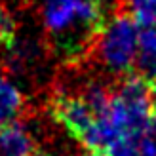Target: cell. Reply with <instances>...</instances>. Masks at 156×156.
<instances>
[{
    "label": "cell",
    "mask_w": 156,
    "mask_h": 156,
    "mask_svg": "<svg viewBox=\"0 0 156 156\" xmlns=\"http://www.w3.org/2000/svg\"><path fill=\"white\" fill-rule=\"evenodd\" d=\"M143 135H131L126 133L118 137L116 141H112L111 145L103 151L107 156H141L139 152V141Z\"/></svg>",
    "instance_id": "8"
},
{
    "label": "cell",
    "mask_w": 156,
    "mask_h": 156,
    "mask_svg": "<svg viewBox=\"0 0 156 156\" xmlns=\"http://www.w3.org/2000/svg\"><path fill=\"white\" fill-rule=\"evenodd\" d=\"M126 15L145 29L156 27V0H124Z\"/></svg>",
    "instance_id": "7"
},
{
    "label": "cell",
    "mask_w": 156,
    "mask_h": 156,
    "mask_svg": "<svg viewBox=\"0 0 156 156\" xmlns=\"http://www.w3.org/2000/svg\"><path fill=\"white\" fill-rule=\"evenodd\" d=\"M50 112L53 120L65 126V129L80 143H84L97 120L95 112L86 103L82 93H57L50 103Z\"/></svg>",
    "instance_id": "3"
},
{
    "label": "cell",
    "mask_w": 156,
    "mask_h": 156,
    "mask_svg": "<svg viewBox=\"0 0 156 156\" xmlns=\"http://www.w3.org/2000/svg\"><path fill=\"white\" fill-rule=\"evenodd\" d=\"M139 30L133 19L126 13H116L105 23L99 33L93 51L101 67L111 74H129L137 61Z\"/></svg>",
    "instance_id": "2"
},
{
    "label": "cell",
    "mask_w": 156,
    "mask_h": 156,
    "mask_svg": "<svg viewBox=\"0 0 156 156\" xmlns=\"http://www.w3.org/2000/svg\"><path fill=\"white\" fill-rule=\"evenodd\" d=\"M149 133L156 139V107L152 111V116H151V124H149Z\"/></svg>",
    "instance_id": "10"
},
{
    "label": "cell",
    "mask_w": 156,
    "mask_h": 156,
    "mask_svg": "<svg viewBox=\"0 0 156 156\" xmlns=\"http://www.w3.org/2000/svg\"><path fill=\"white\" fill-rule=\"evenodd\" d=\"M107 10L99 0H42V23L55 51L65 61H80L93 51Z\"/></svg>",
    "instance_id": "1"
},
{
    "label": "cell",
    "mask_w": 156,
    "mask_h": 156,
    "mask_svg": "<svg viewBox=\"0 0 156 156\" xmlns=\"http://www.w3.org/2000/svg\"><path fill=\"white\" fill-rule=\"evenodd\" d=\"M34 152V139L21 122L0 128V156H33Z\"/></svg>",
    "instance_id": "4"
},
{
    "label": "cell",
    "mask_w": 156,
    "mask_h": 156,
    "mask_svg": "<svg viewBox=\"0 0 156 156\" xmlns=\"http://www.w3.org/2000/svg\"><path fill=\"white\" fill-rule=\"evenodd\" d=\"M135 65L139 69V74L145 76L147 80L156 78V27L145 29L139 33Z\"/></svg>",
    "instance_id": "5"
},
{
    "label": "cell",
    "mask_w": 156,
    "mask_h": 156,
    "mask_svg": "<svg viewBox=\"0 0 156 156\" xmlns=\"http://www.w3.org/2000/svg\"><path fill=\"white\" fill-rule=\"evenodd\" d=\"M33 156H46V154H42V152H38V151H36V152H34Z\"/></svg>",
    "instance_id": "13"
},
{
    "label": "cell",
    "mask_w": 156,
    "mask_h": 156,
    "mask_svg": "<svg viewBox=\"0 0 156 156\" xmlns=\"http://www.w3.org/2000/svg\"><path fill=\"white\" fill-rule=\"evenodd\" d=\"M151 84H152V101H154V107H156V78L151 80Z\"/></svg>",
    "instance_id": "11"
},
{
    "label": "cell",
    "mask_w": 156,
    "mask_h": 156,
    "mask_svg": "<svg viewBox=\"0 0 156 156\" xmlns=\"http://www.w3.org/2000/svg\"><path fill=\"white\" fill-rule=\"evenodd\" d=\"M25 108V99L15 86L0 76V128L17 122V116Z\"/></svg>",
    "instance_id": "6"
},
{
    "label": "cell",
    "mask_w": 156,
    "mask_h": 156,
    "mask_svg": "<svg viewBox=\"0 0 156 156\" xmlns=\"http://www.w3.org/2000/svg\"><path fill=\"white\" fill-rule=\"evenodd\" d=\"M13 44H15V21L12 13L4 6H0V46L10 50Z\"/></svg>",
    "instance_id": "9"
},
{
    "label": "cell",
    "mask_w": 156,
    "mask_h": 156,
    "mask_svg": "<svg viewBox=\"0 0 156 156\" xmlns=\"http://www.w3.org/2000/svg\"><path fill=\"white\" fill-rule=\"evenodd\" d=\"M84 156H107L105 152H99V151H90L88 154H84Z\"/></svg>",
    "instance_id": "12"
}]
</instances>
